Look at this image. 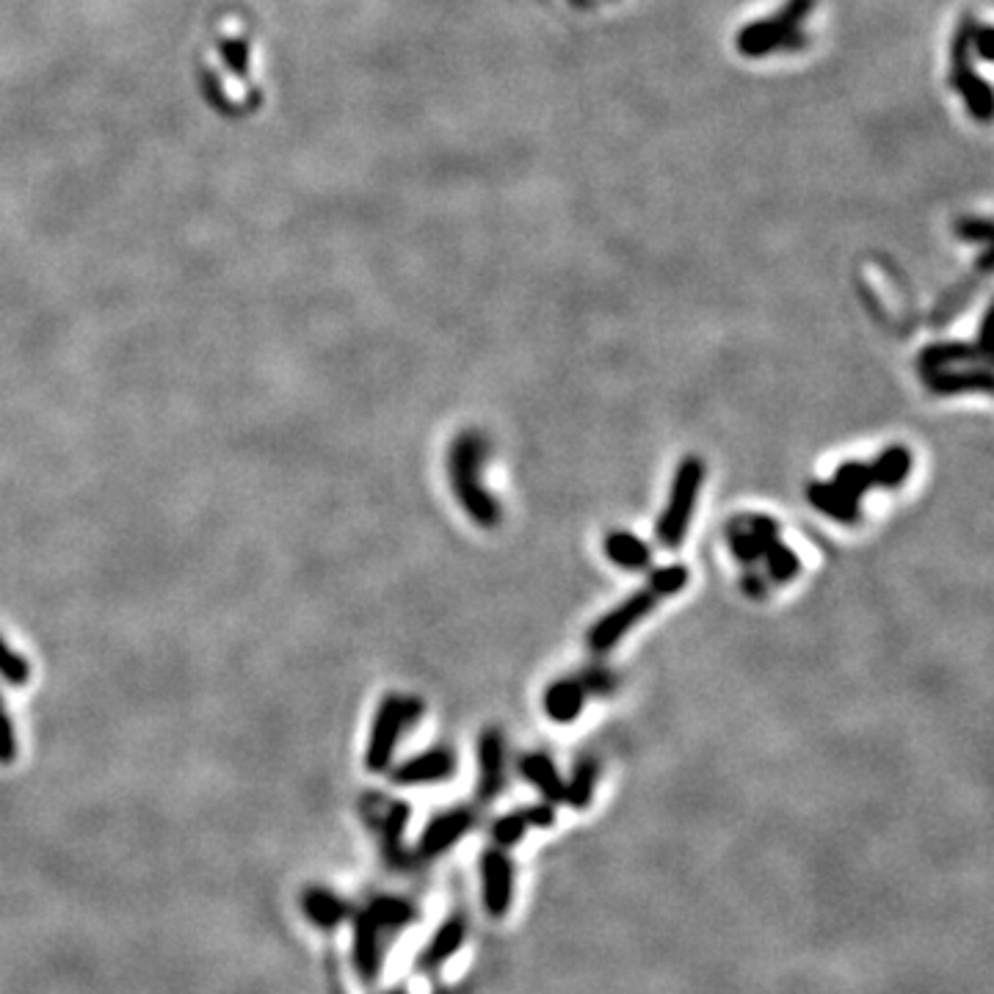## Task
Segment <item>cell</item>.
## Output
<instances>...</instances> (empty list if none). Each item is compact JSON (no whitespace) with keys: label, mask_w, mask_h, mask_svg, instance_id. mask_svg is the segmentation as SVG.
<instances>
[{"label":"cell","mask_w":994,"mask_h":994,"mask_svg":"<svg viewBox=\"0 0 994 994\" xmlns=\"http://www.w3.org/2000/svg\"><path fill=\"white\" fill-rule=\"evenodd\" d=\"M481 459H484V442L475 431H464L456 436L447 456V470H451L453 495L464 514L481 528H495L500 522V505L490 495L486 486H481Z\"/></svg>","instance_id":"6da1fadb"},{"label":"cell","mask_w":994,"mask_h":994,"mask_svg":"<svg viewBox=\"0 0 994 994\" xmlns=\"http://www.w3.org/2000/svg\"><path fill=\"white\" fill-rule=\"evenodd\" d=\"M705 481V464L699 456H686L677 468L675 481H671L669 500H666V509L660 514L658 528V542L663 548L677 550L688 537V528H691L693 511H697L699 490H702Z\"/></svg>","instance_id":"7a4b0ae2"},{"label":"cell","mask_w":994,"mask_h":994,"mask_svg":"<svg viewBox=\"0 0 994 994\" xmlns=\"http://www.w3.org/2000/svg\"><path fill=\"white\" fill-rule=\"evenodd\" d=\"M421 712L423 705L417 702V699L398 697V693H393V697H387L382 705H378L365 755V766L371 768V771H384V768L390 766L401 732H404Z\"/></svg>","instance_id":"3957f363"},{"label":"cell","mask_w":994,"mask_h":994,"mask_svg":"<svg viewBox=\"0 0 994 994\" xmlns=\"http://www.w3.org/2000/svg\"><path fill=\"white\" fill-rule=\"evenodd\" d=\"M658 600L660 597L647 585L643 591H636V594H630L628 600L619 602L613 611H608L606 617H602L600 622L589 630L591 652H608V649L617 647V643L622 641L624 636H628L630 630H633L636 624L647 617V613H652V608L658 606Z\"/></svg>","instance_id":"277c9868"},{"label":"cell","mask_w":994,"mask_h":994,"mask_svg":"<svg viewBox=\"0 0 994 994\" xmlns=\"http://www.w3.org/2000/svg\"><path fill=\"white\" fill-rule=\"evenodd\" d=\"M481 904L490 917H505L514 904V862L505 848H490L481 854Z\"/></svg>","instance_id":"5b68a950"},{"label":"cell","mask_w":994,"mask_h":994,"mask_svg":"<svg viewBox=\"0 0 994 994\" xmlns=\"http://www.w3.org/2000/svg\"><path fill=\"white\" fill-rule=\"evenodd\" d=\"M746 528H749L751 539H755L757 550H760V559L766 561L768 578H771L774 583H787V580L796 578L798 569H801V561H798V555L779 539V522L766 514H755L749 516Z\"/></svg>","instance_id":"8992f818"},{"label":"cell","mask_w":994,"mask_h":994,"mask_svg":"<svg viewBox=\"0 0 994 994\" xmlns=\"http://www.w3.org/2000/svg\"><path fill=\"white\" fill-rule=\"evenodd\" d=\"M473 824H475L473 809L464 807L447 809V813L436 815V818H431L426 831H423L421 843H417V856H421V859H436V856L451 852V848L473 829Z\"/></svg>","instance_id":"52a82bcc"},{"label":"cell","mask_w":994,"mask_h":994,"mask_svg":"<svg viewBox=\"0 0 994 994\" xmlns=\"http://www.w3.org/2000/svg\"><path fill=\"white\" fill-rule=\"evenodd\" d=\"M555 824V807L542 801L533 807L514 809L492 824V840L498 848H514L525 837L528 829H550Z\"/></svg>","instance_id":"ba28073f"},{"label":"cell","mask_w":994,"mask_h":994,"mask_svg":"<svg viewBox=\"0 0 994 994\" xmlns=\"http://www.w3.org/2000/svg\"><path fill=\"white\" fill-rule=\"evenodd\" d=\"M505 774V744L495 727L484 729L479 740V798L495 801L503 790Z\"/></svg>","instance_id":"9c48e42d"},{"label":"cell","mask_w":994,"mask_h":994,"mask_svg":"<svg viewBox=\"0 0 994 994\" xmlns=\"http://www.w3.org/2000/svg\"><path fill=\"white\" fill-rule=\"evenodd\" d=\"M354 964L362 981H376L382 973V928L367 912L354 917Z\"/></svg>","instance_id":"30bf717a"},{"label":"cell","mask_w":994,"mask_h":994,"mask_svg":"<svg viewBox=\"0 0 994 994\" xmlns=\"http://www.w3.org/2000/svg\"><path fill=\"white\" fill-rule=\"evenodd\" d=\"M925 387L934 395H958V393H990L992 390V371L990 365L970 367V371H956V367H945V371L923 373Z\"/></svg>","instance_id":"8fae6325"},{"label":"cell","mask_w":994,"mask_h":994,"mask_svg":"<svg viewBox=\"0 0 994 994\" xmlns=\"http://www.w3.org/2000/svg\"><path fill=\"white\" fill-rule=\"evenodd\" d=\"M456 768V760L447 749H431L426 755L412 757L393 771L395 785H434L447 779Z\"/></svg>","instance_id":"7c38bea8"},{"label":"cell","mask_w":994,"mask_h":994,"mask_svg":"<svg viewBox=\"0 0 994 994\" xmlns=\"http://www.w3.org/2000/svg\"><path fill=\"white\" fill-rule=\"evenodd\" d=\"M464 939H468V921H464L462 915L447 917V921L434 931V936L429 939L426 951L421 953L417 964H421L423 970H440L442 964H447L459 951H462Z\"/></svg>","instance_id":"4fadbf2b"},{"label":"cell","mask_w":994,"mask_h":994,"mask_svg":"<svg viewBox=\"0 0 994 994\" xmlns=\"http://www.w3.org/2000/svg\"><path fill=\"white\" fill-rule=\"evenodd\" d=\"M807 500L813 503V509H818L829 520L843 522V525H854L862 516L859 500L843 492L835 481H813L807 486Z\"/></svg>","instance_id":"5bb4252c"},{"label":"cell","mask_w":994,"mask_h":994,"mask_svg":"<svg viewBox=\"0 0 994 994\" xmlns=\"http://www.w3.org/2000/svg\"><path fill=\"white\" fill-rule=\"evenodd\" d=\"M520 774L542 793L544 801L553 804V807L555 804H564V777H561L559 768H555V762L548 755L531 751L528 757H522Z\"/></svg>","instance_id":"9a60e30c"},{"label":"cell","mask_w":994,"mask_h":994,"mask_svg":"<svg viewBox=\"0 0 994 994\" xmlns=\"http://www.w3.org/2000/svg\"><path fill=\"white\" fill-rule=\"evenodd\" d=\"M873 475V486H884V490H898L912 473V451L906 445H889L873 459V464H867Z\"/></svg>","instance_id":"2e32d148"},{"label":"cell","mask_w":994,"mask_h":994,"mask_svg":"<svg viewBox=\"0 0 994 994\" xmlns=\"http://www.w3.org/2000/svg\"><path fill=\"white\" fill-rule=\"evenodd\" d=\"M606 555L617 567L628 569V572H641L652 564V550L647 542H641L639 537L628 531H611L606 537Z\"/></svg>","instance_id":"e0dca14e"},{"label":"cell","mask_w":994,"mask_h":994,"mask_svg":"<svg viewBox=\"0 0 994 994\" xmlns=\"http://www.w3.org/2000/svg\"><path fill=\"white\" fill-rule=\"evenodd\" d=\"M585 702V686L578 680H559L544 693V712L559 724H572Z\"/></svg>","instance_id":"ac0fdd59"},{"label":"cell","mask_w":994,"mask_h":994,"mask_svg":"<svg viewBox=\"0 0 994 994\" xmlns=\"http://www.w3.org/2000/svg\"><path fill=\"white\" fill-rule=\"evenodd\" d=\"M406 824H410V807L401 801L390 804L387 813L382 815V852L393 867L410 865V859H406V848H404Z\"/></svg>","instance_id":"d6986e66"},{"label":"cell","mask_w":994,"mask_h":994,"mask_svg":"<svg viewBox=\"0 0 994 994\" xmlns=\"http://www.w3.org/2000/svg\"><path fill=\"white\" fill-rule=\"evenodd\" d=\"M990 362L984 360V354L978 352V346H970V343H934V346H925L921 356H917V365L921 373H934L945 371V367H956L962 362Z\"/></svg>","instance_id":"ffe728a7"},{"label":"cell","mask_w":994,"mask_h":994,"mask_svg":"<svg viewBox=\"0 0 994 994\" xmlns=\"http://www.w3.org/2000/svg\"><path fill=\"white\" fill-rule=\"evenodd\" d=\"M597 779H600V766H597V760L583 757V760L574 762L572 777L564 781V804H569L572 809L589 807V804L594 801Z\"/></svg>","instance_id":"44dd1931"},{"label":"cell","mask_w":994,"mask_h":994,"mask_svg":"<svg viewBox=\"0 0 994 994\" xmlns=\"http://www.w3.org/2000/svg\"><path fill=\"white\" fill-rule=\"evenodd\" d=\"M365 912L373 917V923H376L382 931H401L417 921L415 906L404 898H393V895L376 898Z\"/></svg>","instance_id":"7402d4cb"},{"label":"cell","mask_w":994,"mask_h":994,"mask_svg":"<svg viewBox=\"0 0 994 994\" xmlns=\"http://www.w3.org/2000/svg\"><path fill=\"white\" fill-rule=\"evenodd\" d=\"M302 904L304 915H307L315 925H321V928H335V925L346 921L348 915V906L343 904L341 898H335L332 893H326V889H309V893H304Z\"/></svg>","instance_id":"603a6c76"},{"label":"cell","mask_w":994,"mask_h":994,"mask_svg":"<svg viewBox=\"0 0 994 994\" xmlns=\"http://www.w3.org/2000/svg\"><path fill=\"white\" fill-rule=\"evenodd\" d=\"M835 484L840 486L843 492H848V495L859 500L873 486L870 468H867V464H862V462L840 464V468H837V473H835Z\"/></svg>","instance_id":"cb8c5ba5"},{"label":"cell","mask_w":994,"mask_h":994,"mask_svg":"<svg viewBox=\"0 0 994 994\" xmlns=\"http://www.w3.org/2000/svg\"><path fill=\"white\" fill-rule=\"evenodd\" d=\"M688 580H691V572H688V567H680V564L660 567V569H655L652 574H649V589H652L655 594H658L660 600H663V597H671V594H677V591L686 589Z\"/></svg>","instance_id":"d4e9b609"},{"label":"cell","mask_w":994,"mask_h":994,"mask_svg":"<svg viewBox=\"0 0 994 994\" xmlns=\"http://www.w3.org/2000/svg\"><path fill=\"white\" fill-rule=\"evenodd\" d=\"M727 539H729V548H732V555L740 561V564L751 567V564H757V561H760V550H757V544H755V539H751L749 528L732 525L727 531Z\"/></svg>","instance_id":"484cf974"},{"label":"cell","mask_w":994,"mask_h":994,"mask_svg":"<svg viewBox=\"0 0 994 994\" xmlns=\"http://www.w3.org/2000/svg\"><path fill=\"white\" fill-rule=\"evenodd\" d=\"M0 675L11 682V686H22L28 680V663L26 658H20L17 652H11L3 641H0Z\"/></svg>","instance_id":"4316f807"},{"label":"cell","mask_w":994,"mask_h":994,"mask_svg":"<svg viewBox=\"0 0 994 994\" xmlns=\"http://www.w3.org/2000/svg\"><path fill=\"white\" fill-rule=\"evenodd\" d=\"M17 757V740L14 729H11L9 716L3 710V699H0V762H11Z\"/></svg>","instance_id":"83f0119b"}]
</instances>
